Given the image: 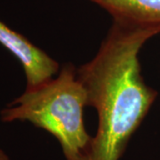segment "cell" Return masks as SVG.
Instances as JSON below:
<instances>
[{
  "mask_svg": "<svg viewBox=\"0 0 160 160\" xmlns=\"http://www.w3.org/2000/svg\"><path fill=\"white\" fill-rule=\"evenodd\" d=\"M160 34V24H138L113 19L95 56L77 69L95 109L97 132L83 160H119L132 134L158 96L142 75L139 53Z\"/></svg>",
  "mask_w": 160,
  "mask_h": 160,
  "instance_id": "1",
  "label": "cell"
},
{
  "mask_svg": "<svg viewBox=\"0 0 160 160\" xmlns=\"http://www.w3.org/2000/svg\"><path fill=\"white\" fill-rule=\"evenodd\" d=\"M87 95L71 63L56 78L36 89L25 90L0 112L1 121H28L51 133L61 144L66 160H83L92 142L84 124Z\"/></svg>",
  "mask_w": 160,
  "mask_h": 160,
  "instance_id": "2",
  "label": "cell"
},
{
  "mask_svg": "<svg viewBox=\"0 0 160 160\" xmlns=\"http://www.w3.org/2000/svg\"><path fill=\"white\" fill-rule=\"evenodd\" d=\"M0 44L22 64L27 80L26 90L44 85L60 71L59 63L54 59L1 21Z\"/></svg>",
  "mask_w": 160,
  "mask_h": 160,
  "instance_id": "3",
  "label": "cell"
},
{
  "mask_svg": "<svg viewBox=\"0 0 160 160\" xmlns=\"http://www.w3.org/2000/svg\"><path fill=\"white\" fill-rule=\"evenodd\" d=\"M113 19L138 24H160V0H90Z\"/></svg>",
  "mask_w": 160,
  "mask_h": 160,
  "instance_id": "4",
  "label": "cell"
},
{
  "mask_svg": "<svg viewBox=\"0 0 160 160\" xmlns=\"http://www.w3.org/2000/svg\"><path fill=\"white\" fill-rule=\"evenodd\" d=\"M0 160H10L9 157L1 149H0Z\"/></svg>",
  "mask_w": 160,
  "mask_h": 160,
  "instance_id": "5",
  "label": "cell"
}]
</instances>
